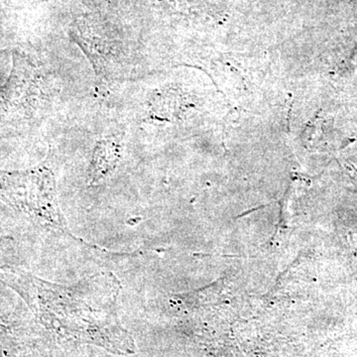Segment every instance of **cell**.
<instances>
[{"label":"cell","instance_id":"6da1fadb","mask_svg":"<svg viewBox=\"0 0 357 357\" xmlns=\"http://www.w3.org/2000/svg\"><path fill=\"white\" fill-rule=\"evenodd\" d=\"M0 281L20 294L26 304L53 328L109 342L117 326L119 283L100 274L75 286H62L10 266H0Z\"/></svg>","mask_w":357,"mask_h":357}]
</instances>
